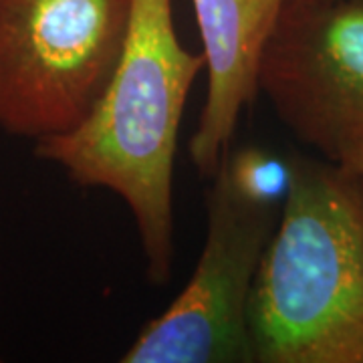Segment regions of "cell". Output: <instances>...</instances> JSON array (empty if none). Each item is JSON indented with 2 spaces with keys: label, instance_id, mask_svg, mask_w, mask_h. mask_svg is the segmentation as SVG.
Returning a JSON list of instances; mask_svg holds the SVG:
<instances>
[{
  "label": "cell",
  "instance_id": "1",
  "mask_svg": "<svg viewBox=\"0 0 363 363\" xmlns=\"http://www.w3.org/2000/svg\"><path fill=\"white\" fill-rule=\"evenodd\" d=\"M204 69V55L180 40L172 0H133L128 39L99 99L73 130L37 142V156L69 180L121 198L154 285L172 277L178 135L188 95Z\"/></svg>",
  "mask_w": 363,
  "mask_h": 363
},
{
  "label": "cell",
  "instance_id": "2",
  "mask_svg": "<svg viewBox=\"0 0 363 363\" xmlns=\"http://www.w3.org/2000/svg\"><path fill=\"white\" fill-rule=\"evenodd\" d=\"M293 164L252 286V363H363V174L327 157Z\"/></svg>",
  "mask_w": 363,
  "mask_h": 363
},
{
  "label": "cell",
  "instance_id": "3",
  "mask_svg": "<svg viewBox=\"0 0 363 363\" xmlns=\"http://www.w3.org/2000/svg\"><path fill=\"white\" fill-rule=\"evenodd\" d=\"M133 0H0V130L47 140L73 130L104 93Z\"/></svg>",
  "mask_w": 363,
  "mask_h": 363
},
{
  "label": "cell",
  "instance_id": "4",
  "mask_svg": "<svg viewBox=\"0 0 363 363\" xmlns=\"http://www.w3.org/2000/svg\"><path fill=\"white\" fill-rule=\"evenodd\" d=\"M210 180L206 238L194 272L119 362L252 363L250 297L281 210L240 200L220 172Z\"/></svg>",
  "mask_w": 363,
  "mask_h": 363
},
{
  "label": "cell",
  "instance_id": "5",
  "mask_svg": "<svg viewBox=\"0 0 363 363\" xmlns=\"http://www.w3.org/2000/svg\"><path fill=\"white\" fill-rule=\"evenodd\" d=\"M259 93L327 160L363 140V0H285L260 57Z\"/></svg>",
  "mask_w": 363,
  "mask_h": 363
},
{
  "label": "cell",
  "instance_id": "6",
  "mask_svg": "<svg viewBox=\"0 0 363 363\" xmlns=\"http://www.w3.org/2000/svg\"><path fill=\"white\" fill-rule=\"evenodd\" d=\"M206 59V101L188 152L212 178L230 150L240 116L259 93V65L285 0H192Z\"/></svg>",
  "mask_w": 363,
  "mask_h": 363
},
{
  "label": "cell",
  "instance_id": "7",
  "mask_svg": "<svg viewBox=\"0 0 363 363\" xmlns=\"http://www.w3.org/2000/svg\"><path fill=\"white\" fill-rule=\"evenodd\" d=\"M216 172H220L240 200L281 210L293 186L295 164L293 157L262 145H230Z\"/></svg>",
  "mask_w": 363,
  "mask_h": 363
},
{
  "label": "cell",
  "instance_id": "8",
  "mask_svg": "<svg viewBox=\"0 0 363 363\" xmlns=\"http://www.w3.org/2000/svg\"><path fill=\"white\" fill-rule=\"evenodd\" d=\"M337 162H343V164H347L351 168L359 169L363 174V140L350 145V147L341 154V157H339Z\"/></svg>",
  "mask_w": 363,
  "mask_h": 363
}]
</instances>
